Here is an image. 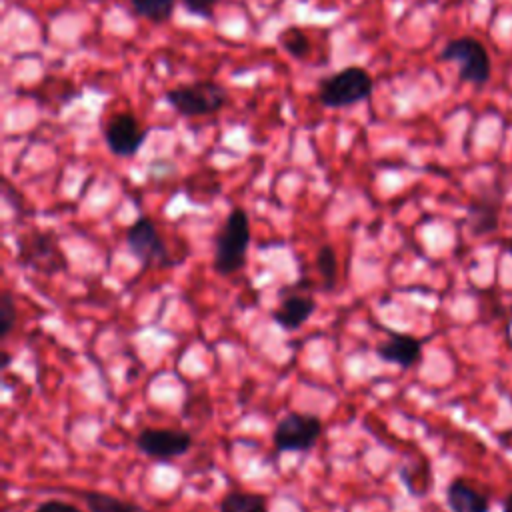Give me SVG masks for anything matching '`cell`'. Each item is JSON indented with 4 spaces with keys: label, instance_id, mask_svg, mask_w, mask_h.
<instances>
[{
    "label": "cell",
    "instance_id": "obj_1",
    "mask_svg": "<svg viewBox=\"0 0 512 512\" xmlns=\"http://www.w3.org/2000/svg\"><path fill=\"white\" fill-rule=\"evenodd\" d=\"M250 246V220L244 208L228 212L214 242V270L220 276H232L246 266Z\"/></svg>",
    "mask_w": 512,
    "mask_h": 512
},
{
    "label": "cell",
    "instance_id": "obj_2",
    "mask_svg": "<svg viewBox=\"0 0 512 512\" xmlns=\"http://www.w3.org/2000/svg\"><path fill=\"white\" fill-rule=\"evenodd\" d=\"M374 80L362 66H348L318 82L316 98L324 108H348L372 96Z\"/></svg>",
    "mask_w": 512,
    "mask_h": 512
},
{
    "label": "cell",
    "instance_id": "obj_3",
    "mask_svg": "<svg viewBox=\"0 0 512 512\" xmlns=\"http://www.w3.org/2000/svg\"><path fill=\"white\" fill-rule=\"evenodd\" d=\"M164 100L180 116H206L218 112L228 102V90L214 80H196L186 86L170 88Z\"/></svg>",
    "mask_w": 512,
    "mask_h": 512
},
{
    "label": "cell",
    "instance_id": "obj_4",
    "mask_svg": "<svg viewBox=\"0 0 512 512\" xmlns=\"http://www.w3.org/2000/svg\"><path fill=\"white\" fill-rule=\"evenodd\" d=\"M440 60L458 64V78L462 82L484 86L490 80V54L486 46L474 36L448 40L440 52Z\"/></svg>",
    "mask_w": 512,
    "mask_h": 512
},
{
    "label": "cell",
    "instance_id": "obj_5",
    "mask_svg": "<svg viewBox=\"0 0 512 512\" xmlns=\"http://www.w3.org/2000/svg\"><path fill=\"white\" fill-rule=\"evenodd\" d=\"M324 432V424L310 412H286L274 426L272 444L280 452H308L312 450Z\"/></svg>",
    "mask_w": 512,
    "mask_h": 512
},
{
    "label": "cell",
    "instance_id": "obj_6",
    "mask_svg": "<svg viewBox=\"0 0 512 512\" xmlns=\"http://www.w3.org/2000/svg\"><path fill=\"white\" fill-rule=\"evenodd\" d=\"M126 246L128 252L144 266H170L172 258L168 248L156 228V224L148 216L136 218L126 230Z\"/></svg>",
    "mask_w": 512,
    "mask_h": 512
},
{
    "label": "cell",
    "instance_id": "obj_7",
    "mask_svg": "<svg viewBox=\"0 0 512 512\" xmlns=\"http://www.w3.org/2000/svg\"><path fill=\"white\" fill-rule=\"evenodd\" d=\"M134 444L144 456L158 462H170L192 448V434L180 428H142L136 434Z\"/></svg>",
    "mask_w": 512,
    "mask_h": 512
},
{
    "label": "cell",
    "instance_id": "obj_8",
    "mask_svg": "<svg viewBox=\"0 0 512 512\" xmlns=\"http://www.w3.org/2000/svg\"><path fill=\"white\" fill-rule=\"evenodd\" d=\"M148 136V128H142L132 112L114 114L104 128V142L108 150L118 158L134 156Z\"/></svg>",
    "mask_w": 512,
    "mask_h": 512
},
{
    "label": "cell",
    "instance_id": "obj_9",
    "mask_svg": "<svg viewBox=\"0 0 512 512\" xmlns=\"http://www.w3.org/2000/svg\"><path fill=\"white\" fill-rule=\"evenodd\" d=\"M376 356L382 362L396 364L404 370L416 366L422 358V340L412 334L390 332V338L376 346Z\"/></svg>",
    "mask_w": 512,
    "mask_h": 512
},
{
    "label": "cell",
    "instance_id": "obj_10",
    "mask_svg": "<svg viewBox=\"0 0 512 512\" xmlns=\"http://www.w3.org/2000/svg\"><path fill=\"white\" fill-rule=\"evenodd\" d=\"M316 310V300L308 294H292L286 296L274 310L272 320L286 332L298 330L302 324L310 320Z\"/></svg>",
    "mask_w": 512,
    "mask_h": 512
},
{
    "label": "cell",
    "instance_id": "obj_11",
    "mask_svg": "<svg viewBox=\"0 0 512 512\" xmlns=\"http://www.w3.org/2000/svg\"><path fill=\"white\" fill-rule=\"evenodd\" d=\"M446 504L452 512H490V498L464 478H454L446 488Z\"/></svg>",
    "mask_w": 512,
    "mask_h": 512
},
{
    "label": "cell",
    "instance_id": "obj_12",
    "mask_svg": "<svg viewBox=\"0 0 512 512\" xmlns=\"http://www.w3.org/2000/svg\"><path fill=\"white\" fill-rule=\"evenodd\" d=\"M500 194L486 192L482 196H476L468 206V226L474 236L490 234L498 228V216H500Z\"/></svg>",
    "mask_w": 512,
    "mask_h": 512
},
{
    "label": "cell",
    "instance_id": "obj_13",
    "mask_svg": "<svg viewBox=\"0 0 512 512\" xmlns=\"http://www.w3.org/2000/svg\"><path fill=\"white\" fill-rule=\"evenodd\" d=\"M76 494L82 498L90 512H150L132 500H122L98 490H78Z\"/></svg>",
    "mask_w": 512,
    "mask_h": 512
},
{
    "label": "cell",
    "instance_id": "obj_14",
    "mask_svg": "<svg viewBox=\"0 0 512 512\" xmlns=\"http://www.w3.org/2000/svg\"><path fill=\"white\" fill-rule=\"evenodd\" d=\"M218 512H268L266 498L258 492L232 490L222 496Z\"/></svg>",
    "mask_w": 512,
    "mask_h": 512
},
{
    "label": "cell",
    "instance_id": "obj_15",
    "mask_svg": "<svg viewBox=\"0 0 512 512\" xmlns=\"http://www.w3.org/2000/svg\"><path fill=\"white\" fill-rule=\"evenodd\" d=\"M278 44H280V48H282L286 54H290V56L296 58V60L308 58L310 48H312L308 34H306L300 26H288V28H284V30L278 34Z\"/></svg>",
    "mask_w": 512,
    "mask_h": 512
},
{
    "label": "cell",
    "instance_id": "obj_16",
    "mask_svg": "<svg viewBox=\"0 0 512 512\" xmlns=\"http://www.w3.org/2000/svg\"><path fill=\"white\" fill-rule=\"evenodd\" d=\"M134 14L150 20V22H166L170 20L176 0H130Z\"/></svg>",
    "mask_w": 512,
    "mask_h": 512
},
{
    "label": "cell",
    "instance_id": "obj_17",
    "mask_svg": "<svg viewBox=\"0 0 512 512\" xmlns=\"http://www.w3.org/2000/svg\"><path fill=\"white\" fill-rule=\"evenodd\" d=\"M314 264H316V270L324 282V288L326 290H332L334 284H336V272H338V264H336V252L330 244H322L318 250H316V256H314Z\"/></svg>",
    "mask_w": 512,
    "mask_h": 512
},
{
    "label": "cell",
    "instance_id": "obj_18",
    "mask_svg": "<svg viewBox=\"0 0 512 512\" xmlns=\"http://www.w3.org/2000/svg\"><path fill=\"white\" fill-rule=\"evenodd\" d=\"M16 324V306H14V298L8 290L2 292L0 296V340H6L8 334L12 332Z\"/></svg>",
    "mask_w": 512,
    "mask_h": 512
},
{
    "label": "cell",
    "instance_id": "obj_19",
    "mask_svg": "<svg viewBox=\"0 0 512 512\" xmlns=\"http://www.w3.org/2000/svg\"><path fill=\"white\" fill-rule=\"evenodd\" d=\"M220 0H182L184 8L194 14V16H200V18H212L214 14V8Z\"/></svg>",
    "mask_w": 512,
    "mask_h": 512
},
{
    "label": "cell",
    "instance_id": "obj_20",
    "mask_svg": "<svg viewBox=\"0 0 512 512\" xmlns=\"http://www.w3.org/2000/svg\"><path fill=\"white\" fill-rule=\"evenodd\" d=\"M32 512H84V510H80L78 506H74L70 502L58 500V498H50V500L40 502Z\"/></svg>",
    "mask_w": 512,
    "mask_h": 512
},
{
    "label": "cell",
    "instance_id": "obj_21",
    "mask_svg": "<svg viewBox=\"0 0 512 512\" xmlns=\"http://www.w3.org/2000/svg\"><path fill=\"white\" fill-rule=\"evenodd\" d=\"M502 512H512V492L506 496L504 506H502Z\"/></svg>",
    "mask_w": 512,
    "mask_h": 512
},
{
    "label": "cell",
    "instance_id": "obj_22",
    "mask_svg": "<svg viewBox=\"0 0 512 512\" xmlns=\"http://www.w3.org/2000/svg\"><path fill=\"white\" fill-rule=\"evenodd\" d=\"M502 246H504V248H506V252L512 256V238H508L506 242H502Z\"/></svg>",
    "mask_w": 512,
    "mask_h": 512
}]
</instances>
